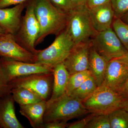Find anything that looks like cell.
I'll use <instances>...</instances> for the list:
<instances>
[{
	"label": "cell",
	"instance_id": "6da1fadb",
	"mask_svg": "<svg viewBox=\"0 0 128 128\" xmlns=\"http://www.w3.org/2000/svg\"><path fill=\"white\" fill-rule=\"evenodd\" d=\"M34 10L40 28L35 46L48 35L57 36L65 29L68 13L57 8L49 0H34Z\"/></svg>",
	"mask_w": 128,
	"mask_h": 128
},
{
	"label": "cell",
	"instance_id": "7a4b0ae2",
	"mask_svg": "<svg viewBox=\"0 0 128 128\" xmlns=\"http://www.w3.org/2000/svg\"><path fill=\"white\" fill-rule=\"evenodd\" d=\"M89 113L82 100L65 93L47 105L44 123L56 121L67 122Z\"/></svg>",
	"mask_w": 128,
	"mask_h": 128
},
{
	"label": "cell",
	"instance_id": "3957f363",
	"mask_svg": "<svg viewBox=\"0 0 128 128\" xmlns=\"http://www.w3.org/2000/svg\"><path fill=\"white\" fill-rule=\"evenodd\" d=\"M65 29L75 44L89 41L98 32L86 5L74 7L69 12Z\"/></svg>",
	"mask_w": 128,
	"mask_h": 128
},
{
	"label": "cell",
	"instance_id": "277c9868",
	"mask_svg": "<svg viewBox=\"0 0 128 128\" xmlns=\"http://www.w3.org/2000/svg\"><path fill=\"white\" fill-rule=\"evenodd\" d=\"M82 102L89 112L94 114H108L114 110L124 108L127 105L119 93L102 84Z\"/></svg>",
	"mask_w": 128,
	"mask_h": 128
},
{
	"label": "cell",
	"instance_id": "5b68a950",
	"mask_svg": "<svg viewBox=\"0 0 128 128\" xmlns=\"http://www.w3.org/2000/svg\"><path fill=\"white\" fill-rule=\"evenodd\" d=\"M74 45L64 29L56 36L52 43L48 48L38 50L35 54V63L47 66L53 68L58 64L63 63Z\"/></svg>",
	"mask_w": 128,
	"mask_h": 128
},
{
	"label": "cell",
	"instance_id": "8992f818",
	"mask_svg": "<svg viewBox=\"0 0 128 128\" xmlns=\"http://www.w3.org/2000/svg\"><path fill=\"white\" fill-rule=\"evenodd\" d=\"M40 32L39 24L34 12V0H30L26 6L25 14L22 16L20 25L14 38L19 45L35 54L38 50L35 48V44Z\"/></svg>",
	"mask_w": 128,
	"mask_h": 128
},
{
	"label": "cell",
	"instance_id": "52a82bcc",
	"mask_svg": "<svg viewBox=\"0 0 128 128\" xmlns=\"http://www.w3.org/2000/svg\"><path fill=\"white\" fill-rule=\"evenodd\" d=\"M90 42L96 51L108 62L128 52L112 27L97 32Z\"/></svg>",
	"mask_w": 128,
	"mask_h": 128
},
{
	"label": "cell",
	"instance_id": "ba28073f",
	"mask_svg": "<svg viewBox=\"0 0 128 128\" xmlns=\"http://www.w3.org/2000/svg\"><path fill=\"white\" fill-rule=\"evenodd\" d=\"M54 80L53 72L22 76L12 81L10 83L13 88L20 86L30 89L43 100L48 101L52 93Z\"/></svg>",
	"mask_w": 128,
	"mask_h": 128
},
{
	"label": "cell",
	"instance_id": "9c48e42d",
	"mask_svg": "<svg viewBox=\"0 0 128 128\" xmlns=\"http://www.w3.org/2000/svg\"><path fill=\"white\" fill-rule=\"evenodd\" d=\"M0 64L9 82L22 76L53 72V68L42 64L27 63L2 57H0Z\"/></svg>",
	"mask_w": 128,
	"mask_h": 128
},
{
	"label": "cell",
	"instance_id": "30bf717a",
	"mask_svg": "<svg viewBox=\"0 0 128 128\" xmlns=\"http://www.w3.org/2000/svg\"><path fill=\"white\" fill-rule=\"evenodd\" d=\"M0 57L29 63L36 60L35 54L19 45L14 35L9 33L0 37Z\"/></svg>",
	"mask_w": 128,
	"mask_h": 128
},
{
	"label": "cell",
	"instance_id": "8fae6325",
	"mask_svg": "<svg viewBox=\"0 0 128 128\" xmlns=\"http://www.w3.org/2000/svg\"><path fill=\"white\" fill-rule=\"evenodd\" d=\"M90 46V40L75 44L63 62L70 75L89 70Z\"/></svg>",
	"mask_w": 128,
	"mask_h": 128
},
{
	"label": "cell",
	"instance_id": "7c38bea8",
	"mask_svg": "<svg viewBox=\"0 0 128 128\" xmlns=\"http://www.w3.org/2000/svg\"><path fill=\"white\" fill-rule=\"evenodd\" d=\"M128 80V64L115 59L108 61L102 84L118 92Z\"/></svg>",
	"mask_w": 128,
	"mask_h": 128
},
{
	"label": "cell",
	"instance_id": "4fadbf2b",
	"mask_svg": "<svg viewBox=\"0 0 128 128\" xmlns=\"http://www.w3.org/2000/svg\"><path fill=\"white\" fill-rule=\"evenodd\" d=\"M28 2L11 8H0V26L8 33L14 35L18 31L20 25L22 13Z\"/></svg>",
	"mask_w": 128,
	"mask_h": 128
},
{
	"label": "cell",
	"instance_id": "5bb4252c",
	"mask_svg": "<svg viewBox=\"0 0 128 128\" xmlns=\"http://www.w3.org/2000/svg\"><path fill=\"white\" fill-rule=\"evenodd\" d=\"M12 94L0 98V128H24L16 116Z\"/></svg>",
	"mask_w": 128,
	"mask_h": 128
},
{
	"label": "cell",
	"instance_id": "9a60e30c",
	"mask_svg": "<svg viewBox=\"0 0 128 128\" xmlns=\"http://www.w3.org/2000/svg\"><path fill=\"white\" fill-rule=\"evenodd\" d=\"M89 10L94 27L97 32L112 27L114 17L110 2Z\"/></svg>",
	"mask_w": 128,
	"mask_h": 128
},
{
	"label": "cell",
	"instance_id": "2e32d148",
	"mask_svg": "<svg viewBox=\"0 0 128 128\" xmlns=\"http://www.w3.org/2000/svg\"><path fill=\"white\" fill-rule=\"evenodd\" d=\"M19 106L20 113L27 118L31 126L34 128H41L44 124V115L47 108V101L42 100Z\"/></svg>",
	"mask_w": 128,
	"mask_h": 128
},
{
	"label": "cell",
	"instance_id": "e0dca14e",
	"mask_svg": "<svg viewBox=\"0 0 128 128\" xmlns=\"http://www.w3.org/2000/svg\"><path fill=\"white\" fill-rule=\"evenodd\" d=\"M54 80L52 90L47 105L63 96L66 93L70 74L63 63L53 68Z\"/></svg>",
	"mask_w": 128,
	"mask_h": 128
},
{
	"label": "cell",
	"instance_id": "ac0fdd59",
	"mask_svg": "<svg viewBox=\"0 0 128 128\" xmlns=\"http://www.w3.org/2000/svg\"><path fill=\"white\" fill-rule=\"evenodd\" d=\"M91 44V43H90ZM108 61L101 56L91 44L89 57V70L98 86L103 83Z\"/></svg>",
	"mask_w": 128,
	"mask_h": 128
},
{
	"label": "cell",
	"instance_id": "d6986e66",
	"mask_svg": "<svg viewBox=\"0 0 128 128\" xmlns=\"http://www.w3.org/2000/svg\"><path fill=\"white\" fill-rule=\"evenodd\" d=\"M15 102L20 105H27L43 100L38 95L26 88L17 86L12 89Z\"/></svg>",
	"mask_w": 128,
	"mask_h": 128
},
{
	"label": "cell",
	"instance_id": "ffe728a7",
	"mask_svg": "<svg viewBox=\"0 0 128 128\" xmlns=\"http://www.w3.org/2000/svg\"><path fill=\"white\" fill-rule=\"evenodd\" d=\"M98 87L92 75L70 94L82 101L90 96Z\"/></svg>",
	"mask_w": 128,
	"mask_h": 128
},
{
	"label": "cell",
	"instance_id": "44dd1931",
	"mask_svg": "<svg viewBox=\"0 0 128 128\" xmlns=\"http://www.w3.org/2000/svg\"><path fill=\"white\" fill-rule=\"evenodd\" d=\"M111 128H128V112L123 108L108 114Z\"/></svg>",
	"mask_w": 128,
	"mask_h": 128
},
{
	"label": "cell",
	"instance_id": "7402d4cb",
	"mask_svg": "<svg viewBox=\"0 0 128 128\" xmlns=\"http://www.w3.org/2000/svg\"><path fill=\"white\" fill-rule=\"evenodd\" d=\"M91 76L89 70L70 75L65 93L70 95Z\"/></svg>",
	"mask_w": 128,
	"mask_h": 128
},
{
	"label": "cell",
	"instance_id": "603a6c76",
	"mask_svg": "<svg viewBox=\"0 0 128 128\" xmlns=\"http://www.w3.org/2000/svg\"><path fill=\"white\" fill-rule=\"evenodd\" d=\"M112 27L123 45L128 51V24L120 18H114Z\"/></svg>",
	"mask_w": 128,
	"mask_h": 128
},
{
	"label": "cell",
	"instance_id": "cb8c5ba5",
	"mask_svg": "<svg viewBox=\"0 0 128 128\" xmlns=\"http://www.w3.org/2000/svg\"><path fill=\"white\" fill-rule=\"evenodd\" d=\"M86 128H111L108 114L92 113Z\"/></svg>",
	"mask_w": 128,
	"mask_h": 128
},
{
	"label": "cell",
	"instance_id": "d4e9b609",
	"mask_svg": "<svg viewBox=\"0 0 128 128\" xmlns=\"http://www.w3.org/2000/svg\"><path fill=\"white\" fill-rule=\"evenodd\" d=\"M114 18L122 17L128 12V0H110Z\"/></svg>",
	"mask_w": 128,
	"mask_h": 128
},
{
	"label": "cell",
	"instance_id": "484cf974",
	"mask_svg": "<svg viewBox=\"0 0 128 128\" xmlns=\"http://www.w3.org/2000/svg\"><path fill=\"white\" fill-rule=\"evenodd\" d=\"M12 88L6 79L0 64V98L11 94Z\"/></svg>",
	"mask_w": 128,
	"mask_h": 128
},
{
	"label": "cell",
	"instance_id": "4316f807",
	"mask_svg": "<svg viewBox=\"0 0 128 128\" xmlns=\"http://www.w3.org/2000/svg\"><path fill=\"white\" fill-rule=\"evenodd\" d=\"M54 6L63 11L69 13L73 10L74 6L70 0H49Z\"/></svg>",
	"mask_w": 128,
	"mask_h": 128
},
{
	"label": "cell",
	"instance_id": "83f0119b",
	"mask_svg": "<svg viewBox=\"0 0 128 128\" xmlns=\"http://www.w3.org/2000/svg\"><path fill=\"white\" fill-rule=\"evenodd\" d=\"M69 124L64 121H56L44 123L41 128H67Z\"/></svg>",
	"mask_w": 128,
	"mask_h": 128
},
{
	"label": "cell",
	"instance_id": "f1b7e54d",
	"mask_svg": "<svg viewBox=\"0 0 128 128\" xmlns=\"http://www.w3.org/2000/svg\"><path fill=\"white\" fill-rule=\"evenodd\" d=\"M30 0H0V8H6L12 6H16Z\"/></svg>",
	"mask_w": 128,
	"mask_h": 128
},
{
	"label": "cell",
	"instance_id": "f546056e",
	"mask_svg": "<svg viewBox=\"0 0 128 128\" xmlns=\"http://www.w3.org/2000/svg\"><path fill=\"white\" fill-rule=\"evenodd\" d=\"M92 113L86 117L85 118L79 121L69 124L67 128H86L88 122L90 118Z\"/></svg>",
	"mask_w": 128,
	"mask_h": 128
},
{
	"label": "cell",
	"instance_id": "4dcf8cb0",
	"mask_svg": "<svg viewBox=\"0 0 128 128\" xmlns=\"http://www.w3.org/2000/svg\"><path fill=\"white\" fill-rule=\"evenodd\" d=\"M110 2V0H86V5L89 9Z\"/></svg>",
	"mask_w": 128,
	"mask_h": 128
},
{
	"label": "cell",
	"instance_id": "1f68e13d",
	"mask_svg": "<svg viewBox=\"0 0 128 128\" xmlns=\"http://www.w3.org/2000/svg\"><path fill=\"white\" fill-rule=\"evenodd\" d=\"M118 93L128 104V80Z\"/></svg>",
	"mask_w": 128,
	"mask_h": 128
},
{
	"label": "cell",
	"instance_id": "d6a6232c",
	"mask_svg": "<svg viewBox=\"0 0 128 128\" xmlns=\"http://www.w3.org/2000/svg\"><path fill=\"white\" fill-rule=\"evenodd\" d=\"M74 7L86 5V0H70Z\"/></svg>",
	"mask_w": 128,
	"mask_h": 128
},
{
	"label": "cell",
	"instance_id": "836d02e7",
	"mask_svg": "<svg viewBox=\"0 0 128 128\" xmlns=\"http://www.w3.org/2000/svg\"><path fill=\"white\" fill-rule=\"evenodd\" d=\"M115 59L128 64V52L126 53L125 54H124L123 56H121L119 58H115Z\"/></svg>",
	"mask_w": 128,
	"mask_h": 128
},
{
	"label": "cell",
	"instance_id": "e575fe53",
	"mask_svg": "<svg viewBox=\"0 0 128 128\" xmlns=\"http://www.w3.org/2000/svg\"><path fill=\"white\" fill-rule=\"evenodd\" d=\"M121 20L128 24V12L121 18Z\"/></svg>",
	"mask_w": 128,
	"mask_h": 128
},
{
	"label": "cell",
	"instance_id": "d590c367",
	"mask_svg": "<svg viewBox=\"0 0 128 128\" xmlns=\"http://www.w3.org/2000/svg\"><path fill=\"white\" fill-rule=\"evenodd\" d=\"M8 33L3 28L0 26V37L2 36V35Z\"/></svg>",
	"mask_w": 128,
	"mask_h": 128
},
{
	"label": "cell",
	"instance_id": "8d00e7d4",
	"mask_svg": "<svg viewBox=\"0 0 128 128\" xmlns=\"http://www.w3.org/2000/svg\"><path fill=\"white\" fill-rule=\"evenodd\" d=\"M123 108L124 109H125V110H126V111H128V104H127V105H126V106L124 108Z\"/></svg>",
	"mask_w": 128,
	"mask_h": 128
}]
</instances>
